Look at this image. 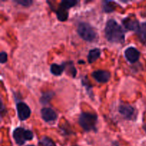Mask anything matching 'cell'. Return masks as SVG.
<instances>
[{
    "label": "cell",
    "instance_id": "1",
    "mask_svg": "<svg viewBox=\"0 0 146 146\" xmlns=\"http://www.w3.org/2000/svg\"><path fill=\"white\" fill-rule=\"evenodd\" d=\"M106 39L111 43H123L125 39V32L122 27L113 19L107 22L105 28Z\"/></svg>",
    "mask_w": 146,
    "mask_h": 146
},
{
    "label": "cell",
    "instance_id": "2",
    "mask_svg": "<svg viewBox=\"0 0 146 146\" xmlns=\"http://www.w3.org/2000/svg\"><path fill=\"white\" fill-rule=\"evenodd\" d=\"M98 116L94 113H82L78 118V123L86 131H96Z\"/></svg>",
    "mask_w": 146,
    "mask_h": 146
},
{
    "label": "cell",
    "instance_id": "3",
    "mask_svg": "<svg viewBox=\"0 0 146 146\" xmlns=\"http://www.w3.org/2000/svg\"><path fill=\"white\" fill-rule=\"evenodd\" d=\"M77 31L80 36L86 41H94L97 37V34L94 29L90 24L85 22L78 24Z\"/></svg>",
    "mask_w": 146,
    "mask_h": 146
},
{
    "label": "cell",
    "instance_id": "4",
    "mask_svg": "<svg viewBox=\"0 0 146 146\" xmlns=\"http://www.w3.org/2000/svg\"><path fill=\"white\" fill-rule=\"evenodd\" d=\"M34 135L31 131L22 128H16L13 132V138L19 145H22L27 141H31Z\"/></svg>",
    "mask_w": 146,
    "mask_h": 146
},
{
    "label": "cell",
    "instance_id": "5",
    "mask_svg": "<svg viewBox=\"0 0 146 146\" xmlns=\"http://www.w3.org/2000/svg\"><path fill=\"white\" fill-rule=\"evenodd\" d=\"M77 3L78 1L74 0H64L61 1L59 8L58 9L56 12L58 19L61 21H65L68 19V16L67 10L76 6Z\"/></svg>",
    "mask_w": 146,
    "mask_h": 146
},
{
    "label": "cell",
    "instance_id": "6",
    "mask_svg": "<svg viewBox=\"0 0 146 146\" xmlns=\"http://www.w3.org/2000/svg\"><path fill=\"white\" fill-rule=\"evenodd\" d=\"M17 110L19 118L21 121H25L31 115V110L25 103L20 102L17 104Z\"/></svg>",
    "mask_w": 146,
    "mask_h": 146
},
{
    "label": "cell",
    "instance_id": "7",
    "mask_svg": "<svg viewBox=\"0 0 146 146\" xmlns=\"http://www.w3.org/2000/svg\"><path fill=\"white\" fill-rule=\"evenodd\" d=\"M118 111L125 119L131 120L134 118L135 115V110L133 107L131 106L130 104H122L120 106Z\"/></svg>",
    "mask_w": 146,
    "mask_h": 146
},
{
    "label": "cell",
    "instance_id": "8",
    "mask_svg": "<svg viewBox=\"0 0 146 146\" xmlns=\"http://www.w3.org/2000/svg\"><path fill=\"white\" fill-rule=\"evenodd\" d=\"M92 76L95 78L96 81L99 83H106L109 81L111 78V74L108 71L104 70H98L93 72Z\"/></svg>",
    "mask_w": 146,
    "mask_h": 146
},
{
    "label": "cell",
    "instance_id": "9",
    "mask_svg": "<svg viewBox=\"0 0 146 146\" xmlns=\"http://www.w3.org/2000/svg\"><path fill=\"white\" fill-rule=\"evenodd\" d=\"M125 56L131 63H135L139 59L140 52L134 47H129L125 51Z\"/></svg>",
    "mask_w": 146,
    "mask_h": 146
},
{
    "label": "cell",
    "instance_id": "10",
    "mask_svg": "<svg viewBox=\"0 0 146 146\" xmlns=\"http://www.w3.org/2000/svg\"><path fill=\"white\" fill-rule=\"evenodd\" d=\"M41 117L46 122L54 121L57 118V115L55 111L50 108H44L41 111Z\"/></svg>",
    "mask_w": 146,
    "mask_h": 146
},
{
    "label": "cell",
    "instance_id": "11",
    "mask_svg": "<svg viewBox=\"0 0 146 146\" xmlns=\"http://www.w3.org/2000/svg\"><path fill=\"white\" fill-rule=\"evenodd\" d=\"M123 24L125 26V28L128 30H132V31H138L140 29L141 25L139 24L137 20L133 19L131 18H127L123 21Z\"/></svg>",
    "mask_w": 146,
    "mask_h": 146
},
{
    "label": "cell",
    "instance_id": "12",
    "mask_svg": "<svg viewBox=\"0 0 146 146\" xmlns=\"http://www.w3.org/2000/svg\"><path fill=\"white\" fill-rule=\"evenodd\" d=\"M101 56V50L98 48H94L89 51L88 55V61L90 64L95 62Z\"/></svg>",
    "mask_w": 146,
    "mask_h": 146
},
{
    "label": "cell",
    "instance_id": "13",
    "mask_svg": "<svg viewBox=\"0 0 146 146\" xmlns=\"http://www.w3.org/2000/svg\"><path fill=\"white\" fill-rule=\"evenodd\" d=\"M64 69H65V66L63 64L62 65H58V64H51L50 71H51V74H54V75L60 76L62 74Z\"/></svg>",
    "mask_w": 146,
    "mask_h": 146
},
{
    "label": "cell",
    "instance_id": "14",
    "mask_svg": "<svg viewBox=\"0 0 146 146\" xmlns=\"http://www.w3.org/2000/svg\"><path fill=\"white\" fill-rule=\"evenodd\" d=\"M137 32H138L141 41H142L143 44L146 46V23L141 24Z\"/></svg>",
    "mask_w": 146,
    "mask_h": 146
},
{
    "label": "cell",
    "instance_id": "15",
    "mask_svg": "<svg viewBox=\"0 0 146 146\" xmlns=\"http://www.w3.org/2000/svg\"><path fill=\"white\" fill-rule=\"evenodd\" d=\"M64 66H65V69L66 70L67 74H68L69 75H71L73 77L76 76V70L75 67L74 66L72 63H69V64H64Z\"/></svg>",
    "mask_w": 146,
    "mask_h": 146
},
{
    "label": "cell",
    "instance_id": "16",
    "mask_svg": "<svg viewBox=\"0 0 146 146\" xmlns=\"http://www.w3.org/2000/svg\"><path fill=\"white\" fill-rule=\"evenodd\" d=\"M39 143L42 146H56L54 141L48 137H43L39 141Z\"/></svg>",
    "mask_w": 146,
    "mask_h": 146
},
{
    "label": "cell",
    "instance_id": "17",
    "mask_svg": "<svg viewBox=\"0 0 146 146\" xmlns=\"http://www.w3.org/2000/svg\"><path fill=\"white\" fill-rule=\"evenodd\" d=\"M53 94L51 92H47L46 94H44L42 96L41 98V102L42 104H46V102H48L51 98H52Z\"/></svg>",
    "mask_w": 146,
    "mask_h": 146
},
{
    "label": "cell",
    "instance_id": "18",
    "mask_svg": "<svg viewBox=\"0 0 146 146\" xmlns=\"http://www.w3.org/2000/svg\"><path fill=\"white\" fill-rule=\"evenodd\" d=\"M112 3L111 1H104V9L106 12H111L114 9L113 6L111 5Z\"/></svg>",
    "mask_w": 146,
    "mask_h": 146
},
{
    "label": "cell",
    "instance_id": "19",
    "mask_svg": "<svg viewBox=\"0 0 146 146\" xmlns=\"http://www.w3.org/2000/svg\"><path fill=\"white\" fill-rule=\"evenodd\" d=\"M15 2L22 6H24V7H29L32 4L33 1H31V0H18V1H15Z\"/></svg>",
    "mask_w": 146,
    "mask_h": 146
},
{
    "label": "cell",
    "instance_id": "20",
    "mask_svg": "<svg viewBox=\"0 0 146 146\" xmlns=\"http://www.w3.org/2000/svg\"><path fill=\"white\" fill-rule=\"evenodd\" d=\"M7 61V54L4 51H1L0 54V61L1 64H4Z\"/></svg>",
    "mask_w": 146,
    "mask_h": 146
},
{
    "label": "cell",
    "instance_id": "21",
    "mask_svg": "<svg viewBox=\"0 0 146 146\" xmlns=\"http://www.w3.org/2000/svg\"><path fill=\"white\" fill-rule=\"evenodd\" d=\"M27 146H34V145H27Z\"/></svg>",
    "mask_w": 146,
    "mask_h": 146
}]
</instances>
